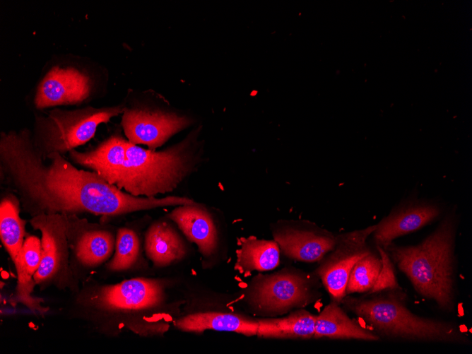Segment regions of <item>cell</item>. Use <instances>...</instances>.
Returning a JSON list of instances; mask_svg holds the SVG:
<instances>
[{
	"label": "cell",
	"mask_w": 472,
	"mask_h": 354,
	"mask_svg": "<svg viewBox=\"0 0 472 354\" xmlns=\"http://www.w3.org/2000/svg\"><path fill=\"white\" fill-rule=\"evenodd\" d=\"M0 165L4 183L31 217L84 213L114 216L194 202L179 196H132L96 172L77 168L57 152L43 160L27 129L1 133Z\"/></svg>",
	"instance_id": "cell-1"
},
{
	"label": "cell",
	"mask_w": 472,
	"mask_h": 354,
	"mask_svg": "<svg viewBox=\"0 0 472 354\" xmlns=\"http://www.w3.org/2000/svg\"><path fill=\"white\" fill-rule=\"evenodd\" d=\"M201 127L163 151L146 149L114 134L85 152L69 153L76 164L93 171L108 183L138 197L172 192L196 172L202 163Z\"/></svg>",
	"instance_id": "cell-2"
},
{
	"label": "cell",
	"mask_w": 472,
	"mask_h": 354,
	"mask_svg": "<svg viewBox=\"0 0 472 354\" xmlns=\"http://www.w3.org/2000/svg\"><path fill=\"white\" fill-rule=\"evenodd\" d=\"M166 298L163 280L134 278L85 285L76 292L73 312L100 333L126 329L141 336L162 335L169 329L163 319Z\"/></svg>",
	"instance_id": "cell-3"
},
{
	"label": "cell",
	"mask_w": 472,
	"mask_h": 354,
	"mask_svg": "<svg viewBox=\"0 0 472 354\" xmlns=\"http://www.w3.org/2000/svg\"><path fill=\"white\" fill-rule=\"evenodd\" d=\"M456 224L455 218L449 214L420 244L391 243L384 248L415 291L447 312L454 308Z\"/></svg>",
	"instance_id": "cell-4"
},
{
	"label": "cell",
	"mask_w": 472,
	"mask_h": 354,
	"mask_svg": "<svg viewBox=\"0 0 472 354\" xmlns=\"http://www.w3.org/2000/svg\"><path fill=\"white\" fill-rule=\"evenodd\" d=\"M394 290L367 294L372 296L362 297L346 295L341 304L379 337L415 341L470 342L468 335L457 325L413 313Z\"/></svg>",
	"instance_id": "cell-5"
},
{
	"label": "cell",
	"mask_w": 472,
	"mask_h": 354,
	"mask_svg": "<svg viewBox=\"0 0 472 354\" xmlns=\"http://www.w3.org/2000/svg\"><path fill=\"white\" fill-rule=\"evenodd\" d=\"M124 107L51 110L46 116L36 117L33 141L43 160L52 153L62 155L89 141L100 124L122 114Z\"/></svg>",
	"instance_id": "cell-6"
},
{
	"label": "cell",
	"mask_w": 472,
	"mask_h": 354,
	"mask_svg": "<svg viewBox=\"0 0 472 354\" xmlns=\"http://www.w3.org/2000/svg\"><path fill=\"white\" fill-rule=\"evenodd\" d=\"M319 277L285 268L271 274H259L246 290L247 302L257 314L277 316L302 309L316 301Z\"/></svg>",
	"instance_id": "cell-7"
},
{
	"label": "cell",
	"mask_w": 472,
	"mask_h": 354,
	"mask_svg": "<svg viewBox=\"0 0 472 354\" xmlns=\"http://www.w3.org/2000/svg\"><path fill=\"white\" fill-rule=\"evenodd\" d=\"M30 224L41 233L42 259L33 276L41 288L54 285L77 292V282L70 261L66 235L67 215L39 214L31 217Z\"/></svg>",
	"instance_id": "cell-8"
},
{
	"label": "cell",
	"mask_w": 472,
	"mask_h": 354,
	"mask_svg": "<svg viewBox=\"0 0 472 354\" xmlns=\"http://www.w3.org/2000/svg\"><path fill=\"white\" fill-rule=\"evenodd\" d=\"M194 122L191 116L172 110L136 106L124 107L121 124L129 142L146 145L148 149L156 151Z\"/></svg>",
	"instance_id": "cell-9"
},
{
	"label": "cell",
	"mask_w": 472,
	"mask_h": 354,
	"mask_svg": "<svg viewBox=\"0 0 472 354\" xmlns=\"http://www.w3.org/2000/svg\"><path fill=\"white\" fill-rule=\"evenodd\" d=\"M375 225L337 235L334 249L321 260L315 274L321 279L331 301L338 304L346 296L347 281L356 262L371 250L367 244Z\"/></svg>",
	"instance_id": "cell-10"
},
{
	"label": "cell",
	"mask_w": 472,
	"mask_h": 354,
	"mask_svg": "<svg viewBox=\"0 0 472 354\" xmlns=\"http://www.w3.org/2000/svg\"><path fill=\"white\" fill-rule=\"evenodd\" d=\"M66 235L75 259L85 268L100 266L114 252L116 236L110 230L76 215L67 216Z\"/></svg>",
	"instance_id": "cell-11"
},
{
	"label": "cell",
	"mask_w": 472,
	"mask_h": 354,
	"mask_svg": "<svg viewBox=\"0 0 472 354\" xmlns=\"http://www.w3.org/2000/svg\"><path fill=\"white\" fill-rule=\"evenodd\" d=\"M90 77L73 67L54 66L40 83L34 99L37 109L75 105L86 100L91 92Z\"/></svg>",
	"instance_id": "cell-12"
},
{
	"label": "cell",
	"mask_w": 472,
	"mask_h": 354,
	"mask_svg": "<svg viewBox=\"0 0 472 354\" xmlns=\"http://www.w3.org/2000/svg\"><path fill=\"white\" fill-rule=\"evenodd\" d=\"M440 214L439 207L434 203L410 202L392 211L375 225L372 234L377 246L384 249L394 239L422 228Z\"/></svg>",
	"instance_id": "cell-13"
},
{
	"label": "cell",
	"mask_w": 472,
	"mask_h": 354,
	"mask_svg": "<svg viewBox=\"0 0 472 354\" xmlns=\"http://www.w3.org/2000/svg\"><path fill=\"white\" fill-rule=\"evenodd\" d=\"M273 235L286 256L303 262L320 261L337 241V236L327 231L296 227L276 229Z\"/></svg>",
	"instance_id": "cell-14"
},
{
	"label": "cell",
	"mask_w": 472,
	"mask_h": 354,
	"mask_svg": "<svg viewBox=\"0 0 472 354\" xmlns=\"http://www.w3.org/2000/svg\"><path fill=\"white\" fill-rule=\"evenodd\" d=\"M187 239L196 244L204 258L213 256L218 247V234L213 218L202 204L177 206L167 216Z\"/></svg>",
	"instance_id": "cell-15"
},
{
	"label": "cell",
	"mask_w": 472,
	"mask_h": 354,
	"mask_svg": "<svg viewBox=\"0 0 472 354\" xmlns=\"http://www.w3.org/2000/svg\"><path fill=\"white\" fill-rule=\"evenodd\" d=\"M144 250L155 266L165 267L183 259L187 254V246L171 223L159 219L146 231Z\"/></svg>",
	"instance_id": "cell-16"
},
{
	"label": "cell",
	"mask_w": 472,
	"mask_h": 354,
	"mask_svg": "<svg viewBox=\"0 0 472 354\" xmlns=\"http://www.w3.org/2000/svg\"><path fill=\"white\" fill-rule=\"evenodd\" d=\"M175 326L185 332L201 333L206 330L231 331L247 336H256L258 321L231 312L208 311L182 317Z\"/></svg>",
	"instance_id": "cell-17"
},
{
	"label": "cell",
	"mask_w": 472,
	"mask_h": 354,
	"mask_svg": "<svg viewBox=\"0 0 472 354\" xmlns=\"http://www.w3.org/2000/svg\"><path fill=\"white\" fill-rule=\"evenodd\" d=\"M339 305L331 301L317 316L314 338L380 340L370 329L350 319Z\"/></svg>",
	"instance_id": "cell-18"
},
{
	"label": "cell",
	"mask_w": 472,
	"mask_h": 354,
	"mask_svg": "<svg viewBox=\"0 0 472 354\" xmlns=\"http://www.w3.org/2000/svg\"><path fill=\"white\" fill-rule=\"evenodd\" d=\"M238 245L234 268L240 274L247 276L254 271H270L280 263V248L274 240H261L253 236L241 237Z\"/></svg>",
	"instance_id": "cell-19"
},
{
	"label": "cell",
	"mask_w": 472,
	"mask_h": 354,
	"mask_svg": "<svg viewBox=\"0 0 472 354\" xmlns=\"http://www.w3.org/2000/svg\"><path fill=\"white\" fill-rule=\"evenodd\" d=\"M317 316L299 309L285 317L259 319L256 336L269 338H312L314 336Z\"/></svg>",
	"instance_id": "cell-20"
},
{
	"label": "cell",
	"mask_w": 472,
	"mask_h": 354,
	"mask_svg": "<svg viewBox=\"0 0 472 354\" xmlns=\"http://www.w3.org/2000/svg\"><path fill=\"white\" fill-rule=\"evenodd\" d=\"M20 202L17 196L8 194L0 203V237L1 243L15 261L24 242L26 221L20 217Z\"/></svg>",
	"instance_id": "cell-21"
},
{
	"label": "cell",
	"mask_w": 472,
	"mask_h": 354,
	"mask_svg": "<svg viewBox=\"0 0 472 354\" xmlns=\"http://www.w3.org/2000/svg\"><path fill=\"white\" fill-rule=\"evenodd\" d=\"M141 254V242L131 228L122 227L116 234L114 253L106 267L111 271H122L132 268Z\"/></svg>",
	"instance_id": "cell-22"
},
{
	"label": "cell",
	"mask_w": 472,
	"mask_h": 354,
	"mask_svg": "<svg viewBox=\"0 0 472 354\" xmlns=\"http://www.w3.org/2000/svg\"><path fill=\"white\" fill-rule=\"evenodd\" d=\"M382 268L380 256L372 251L358 260L350 271L346 295L368 293L374 285Z\"/></svg>",
	"instance_id": "cell-23"
},
{
	"label": "cell",
	"mask_w": 472,
	"mask_h": 354,
	"mask_svg": "<svg viewBox=\"0 0 472 354\" xmlns=\"http://www.w3.org/2000/svg\"><path fill=\"white\" fill-rule=\"evenodd\" d=\"M17 273L15 300L31 311L45 314L47 308L41 305L40 298L33 295L36 285L33 276L29 273L21 258L18 255L13 261Z\"/></svg>",
	"instance_id": "cell-24"
},
{
	"label": "cell",
	"mask_w": 472,
	"mask_h": 354,
	"mask_svg": "<svg viewBox=\"0 0 472 354\" xmlns=\"http://www.w3.org/2000/svg\"><path fill=\"white\" fill-rule=\"evenodd\" d=\"M377 247L382 260V268L374 285L367 294L399 289L389 256L384 248Z\"/></svg>",
	"instance_id": "cell-25"
},
{
	"label": "cell",
	"mask_w": 472,
	"mask_h": 354,
	"mask_svg": "<svg viewBox=\"0 0 472 354\" xmlns=\"http://www.w3.org/2000/svg\"><path fill=\"white\" fill-rule=\"evenodd\" d=\"M18 255L23 260L29 273L34 276L42 259L41 239L34 235L28 236Z\"/></svg>",
	"instance_id": "cell-26"
}]
</instances>
